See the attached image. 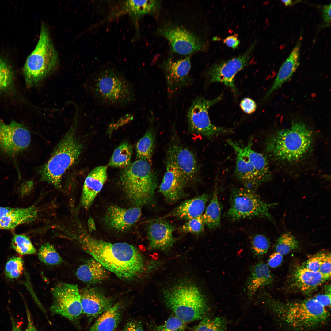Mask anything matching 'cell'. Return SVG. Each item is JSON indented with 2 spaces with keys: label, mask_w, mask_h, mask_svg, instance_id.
I'll list each match as a JSON object with an SVG mask.
<instances>
[{
  "label": "cell",
  "mask_w": 331,
  "mask_h": 331,
  "mask_svg": "<svg viewBox=\"0 0 331 331\" xmlns=\"http://www.w3.org/2000/svg\"><path fill=\"white\" fill-rule=\"evenodd\" d=\"M81 247L108 271L127 280L136 278L143 271L142 255L134 246L125 242L111 243L92 237L83 230L75 237Z\"/></svg>",
  "instance_id": "6da1fadb"
},
{
  "label": "cell",
  "mask_w": 331,
  "mask_h": 331,
  "mask_svg": "<svg viewBox=\"0 0 331 331\" xmlns=\"http://www.w3.org/2000/svg\"><path fill=\"white\" fill-rule=\"evenodd\" d=\"M266 304L268 312L287 331H316L330 320L331 308L315 297L293 302Z\"/></svg>",
  "instance_id": "7a4b0ae2"
},
{
  "label": "cell",
  "mask_w": 331,
  "mask_h": 331,
  "mask_svg": "<svg viewBox=\"0 0 331 331\" xmlns=\"http://www.w3.org/2000/svg\"><path fill=\"white\" fill-rule=\"evenodd\" d=\"M87 88L98 106L118 109H126L137 100L135 86L116 68L104 67L90 77Z\"/></svg>",
  "instance_id": "3957f363"
},
{
  "label": "cell",
  "mask_w": 331,
  "mask_h": 331,
  "mask_svg": "<svg viewBox=\"0 0 331 331\" xmlns=\"http://www.w3.org/2000/svg\"><path fill=\"white\" fill-rule=\"evenodd\" d=\"M162 291L165 305L186 323L210 317L211 309L206 297L191 280L180 279L166 286Z\"/></svg>",
  "instance_id": "277c9868"
},
{
  "label": "cell",
  "mask_w": 331,
  "mask_h": 331,
  "mask_svg": "<svg viewBox=\"0 0 331 331\" xmlns=\"http://www.w3.org/2000/svg\"><path fill=\"white\" fill-rule=\"evenodd\" d=\"M313 133L304 123L295 121L290 127L278 130L266 139L265 149L273 159L293 162L301 160L311 150Z\"/></svg>",
  "instance_id": "5b68a950"
},
{
  "label": "cell",
  "mask_w": 331,
  "mask_h": 331,
  "mask_svg": "<svg viewBox=\"0 0 331 331\" xmlns=\"http://www.w3.org/2000/svg\"><path fill=\"white\" fill-rule=\"evenodd\" d=\"M75 115L70 127L57 145L40 172L41 180L56 189L60 188L63 175L78 160L83 148L82 143L77 135V112Z\"/></svg>",
  "instance_id": "8992f818"
},
{
  "label": "cell",
  "mask_w": 331,
  "mask_h": 331,
  "mask_svg": "<svg viewBox=\"0 0 331 331\" xmlns=\"http://www.w3.org/2000/svg\"><path fill=\"white\" fill-rule=\"evenodd\" d=\"M119 179L127 197L136 206L153 201L158 184V177L148 161L138 159L131 163L121 171Z\"/></svg>",
  "instance_id": "52a82bcc"
},
{
  "label": "cell",
  "mask_w": 331,
  "mask_h": 331,
  "mask_svg": "<svg viewBox=\"0 0 331 331\" xmlns=\"http://www.w3.org/2000/svg\"><path fill=\"white\" fill-rule=\"evenodd\" d=\"M58 62V54L48 31L45 25H42L37 44L24 67L27 86L32 87L40 83L55 70Z\"/></svg>",
  "instance_id": "ba28073f"
},
{
  "label": "cell",
  "mask_w": 331,
  "mask_h": 331,
  "mask_svg": "<svg viewBox=\"0 0 331 331\" xmlns=\"http://www.w3.org/2000/svg\"><path fill=\"white\" fill-rule=\"evenodd\" d=\"M230 204L226 216L230 221L259 217L274 222L270 209L276 204L268 203L263 201L255 190L245 188H233Z\"/></svg>",
  "instance_id": "9c48e42d"
},
{
  "label": "cell",
  "mask_w": 331,
  "mask_h": 331,
  "mask_svg": "<svg viewBox=\"0 0 331 331\" xmlns=\"http://www.w3.org/2000/svg\"><path fill=\"white\" fill-rule=\"evenodd\" d=\"M222 97L220 95L209 100L198 96L194 99L187 114L188 127L192 132L208 139L233 133L231 129L215 126L210 119L209 108L220 101Z\"/></svg>",
  "instance_id": "30bf717a"
},
{
  "label": "cell",
  "mask_w": 331,
  "mask_h": 331,
  "mask_svg": "<svg viewBox=\"0 0 331 331\" xmlns=\"http://www.w3.org/2000/svg\"><path fill=\"white\" fill-rule=\"evenodd\" d=\"M51 292L53 301L50 308L51 311L71 321L78 320L82 309L78 285L60 282L52 288Z\"/></svg>",
  "instance_id": "8fae6325"
},
{
  "label": "cell",
  "mask_w": 331,
  "mask_h": 331,
  "mask_svg": "<svg viewBox=\"0 0 331 331\" xmlns=\"http://www.w3.org/2000/svg\"><path fill=\"white\" fill-rule=\"evenodd\" d=\"M256 43V42L254 41L244 52L238 56L211 65L206 73L209 83H222L230 88L236 94L237 90L234 83V77L238 72L248 64Z\"/></svg>",
  "instance_id": "7c38bea8"
},
{
  "label": "cell",
  "mask_w": 331,
  "mask_h": 331,
  "mask_svg": "<svg viewBox=\"0 0 331 331\" xmlns=\"http://www.w3.org/2000/svg\"><path fill=\"white\" fill-rule=\"evenodd\" d=\"M157 33L167 39L178 54L187 55L204 48V44L199 37L181 26L167 24L158 29Z\"/></svg>",
  "instance_id": "4fadbf2b"
},
{
  "label": "cell",
  "mask_w": 331,
  "mask_h": 331,
  "mask_svg": "<svg viewBox=\"0 0 331 331\" xmlns=\"http://www.w3.org/2000/svg\"><path fill=\"white\" fill-rule=\"evenodd\" d=\"M31 134L22 124L15 121L6 124L0 119V151L10 157L20 154L29 146Z\"/></svg>",
  "instance_id": "5bb4252c"
},
{
  "label": "cell",
  "mask_w": 331,
  "mask_h": 331,
  "mask_svg": "<svg viewBox=\"0 0 331 331\" xmlns=\"http://www.w3.org/2000/svg\"><path fill=\"white\" fill-rule=\"evenodd\" d=\"M161 67L170 96L191 83L192 80L189 76L191 68L189 57L177 60L169 58L163 62Z\"/></svg>",
  "instance_id": "9a60e30c"
},
{
  "label": "cell",
  "mask_w": 331,
  "mask_h": 331,
  "mask_svg": "<svg viewBox=\"0 0 331 331\" xmlns=\"http://www.w3.org/2000/svg\"><path fill=\"white\" fill-rule=\"evenodd\" d=\"M167 158L170 159L188 184L197 179L199 167L194 153L187 147L177 143L169 148Z\"/></svg>",
  "instance_id": "2e32d148"
},
{
  "label": "cell",
  "mask_w": 331,
  "mask_h": 331,
  "mask_svg": "<svg viewBox=\"0 0 331 331\" xmlns=\"http://www.w3.org/2000/svg\"><path fill=\"white\" fill-rule=\"evenodd\" d=\"M166 171L159 191L165 200L175 202L185 196V188L188 185L172 161L167 158Z\"/></svg>",
  "instance_id": "e0dca14e"
},
{
  "label": "cell",
  "mask_w": 331,
  "mask_h": 331,
  "mask_svg": "<svg viewBox=\"0 0 331 331\" xmlns=\"http://www.w3.org/2000/svg\"><path fill=\"white\" fill-rule=\"evenodd\" d=\"M175 229L171 223L164 219L151 222L147 228L150 248L164 252L169 250L175 242L173 235Z\"/></svg>",
  "instance_id": "ac0fdd59"
},
{
  "label": "cell",
  "mask_w": 331,
  "mask_h": 331,
  "mask_svg": "<svg viewBox=\"0 0 331 331\" xmlns=\"http://www.w3.org/2000/svg\"><path fill=\"white\" fill-rule=\"evenodd\" d=\"M141 215L140 207L126 208L111 205L108 207L103 219L109 227L122 231L132 227L139 219Z\"/></svg>",
  "instance_id": "d6986e66"
},
{
  "label": "cell",
  "mask_w": 331,
  "mask_h": 331,
  "mask_svg": "<svg viewBox=\"0 0 331 331\" xmlns=\"http://www.w3.org/2000/svg\"><path fill=\"white\" fill-rule=\"evenodd\" d=\"M82 313L91 318L97 317L112 305V301L94 288L79 289Z\"/></svg>",
  "instance_id": "ffe728a7"
},
{
  "label": "cell",
  "mask_w": 331,
  "mask_h": 331,
  "mask_svg": "<svg viewBox=\"0 0 331 331\" xmlns=\"http://www.w3.org/2000/svg\"><path fill=\"white\" fill-rule=\"evenodd\" d=\"M107 167L100 166L93 169L88 175L83 184L81 203L88 209L97 195L102 189L107 178Z\"/></svg>",
  "instance_id": "44dd1931"
},
{
  "label": "cell",
  "mask_w": 331,
  "mask_h": 331,
  "mask_svg": "<svg viewBox=\"0 0 331 331\" xmlns=\"http://www.w3.org/2000/svg\"><path fill=\"white\" fill-rule=\"evenodd\" d=\"M38 216L34 206L26 208L0 207V229L10 230L21 224L34 221Z\"/></svg>",
  "instance_id": "7402d4cb"
},
{
  "label": "cell",
  "mask_w": 331,
  "mask_h": 331,
  "mask_svg": "<svg viewBox=\"0 0 331 331\" xmlns=\"http://www.w3.org/2000/svg\"><path fill=\"white\" fill-rule=\"evenodd\" d=\"M252 141L250 138L245 146H241L231 139L227 140V142L234 150L239 151L246 157L263 183L270 177L268 162L265 156L252 149Z\"/></svg>",
  "instance_id": "603a6c76"
},
{
  "label": "cell",
  "mask_w": 331,
  "mask_h": 331,
  "mask_svg": "<svg viewBox=\"0 0 331 331\" xmlns=\"http://www.w3.org/2000/svg\"><path fill=\"white\" fill-rule=\"evenodd\" d=\"M209 198L203 194L181 202L165 217H173L179 219L188 220L202 215Z\"/></svg>",
  "instance_id": "cb8c5ba5"
},
{
  "label": "cell",
  "mask_w": 331,
  "mask_h": 331,
  "mask_svg": "<svg viewBox=\"0 0 331 331\" xmlns=\"http://www.w3.org/2000/svg\"><path fill=\"white\" fill-rule=\"evenodd\" d=\"M234 150L236 154L235 177L242 182L245 188L255 190L263 182L246 157L239 151Z\"/></svg>",
  "instance_id": "d4e9b609"
},
{
  "label": "cell",
  "mask_w": 331,
  "mask_h": 331,
  "mask_svg": "<svg viewBox=\"0 0 331 331\" xmlns=\"http://www.w3.org/2000/svg\"><path fill=\"white\" fill-rule=\"evenodd\" d=\"M300 44H297L290 55L280 68L272 86L266 93L264 99L280 88L293 76L300 65Z\"/></svg>",
  "instance_id": "484cf974"
},
{
  "label": "cell",
  "mask_w": 331,
  "mask_h": 331,
  "mask_svg": "<svg viewBox=\"0 0 331 331\" xmlns=\"http://www.w3.org/2000/svg\"><path fill=\"white\" fill-rule=\"evenodd\" d=\"M272 280L271 272L267 264L260 262L254 265L246 284L245 291L248 299L252 300L257 291L269 284Z\"/></svg>",
  "instance_id": "4316f807"
},
{
  "label": "cell",
  "mask_w": 331,
  "mask_h": 331,
  "mask_svg": "<svg viewBox=\"0 0 331 331\" xmlns=\"http://www.w3.org/2000/svg\"><path fill=\"white\" fill-rule=\"evenodd\" d=\"M108 271L101 264L92 257L79 266L76 275L83 282L95 284L106 280L108 277Z\"/></svg>",
  "instance_id": "83f0119b"
},
{
  "label": "cell",
  "mask_w": 331,
  "mask_h": 331,
  "mask_svg": "<svg viewBox=\"0 0 331 331\" xmlns=\"http://www.w3.org/2000/svg\"><path fill=\"white\" fill-rule=\"evenodd\" d=\"M293 278L297 287L304 292L316 288L327 280L319 272L310 271L304 267L297 268Z\"/></svg>",
  "instance_id": "f1b7e54d"
},
{
  "label": "cell",
  "mask_w": 331,
  "mask_h": 331,
  "mask_svg": "<svg viewBox=\"0 0 331 331\" xmlns=\"http://www.w3.org/2000/svg\"><path fill=\"white\" fill-rule=\"evenodd\" d=\"M121 317L120 304L113 305L104 312L89 329V331H114Z\"/></svg>",
  "instance_id": "f546056e"
},
{
  "label": "cell",
  "mask_w": 331,
  "mask_h": 331,
  "mask_svg": "<svg viewBox=\"0 0 331 331\" xmlns=\"http://www.w3.org/2000/svg\"><path fill=\"white\" fill-rule=\"evenodd\" d=\"M221 211V207L218 199L216 185L211 199L202 215L205 224L210 230H214L220 226Z\"/></svg>",
  "instance_id": "4dcf8cb0"
},
{
  "label": "cell",
  "mask_w": 331,
  "mask_h": 331,
  "mask_svg": "<svg viewBox=\"0 0 331 331\" xmlns=\"http://www.w3.org/2000/svg\"><path fill=\"white\" fill-rule=\"evenodd\" d=\"M155 137L153 128L150 127L136 145V158L150 163L154 147Z\"/></svg>",
  "instance_id": "1f68e13d"
},
{
  "label": "cell",
  "mask_w": 331,
  "mask_h": 331,
  "mask_svg": "<svg viewBox=\"0 0 331 331\" xmlns=\"http://www.w3.org/2000/svg\"><path fill=\"white\" fill-rule=\"evenodd\" d=\"M132 148L128 143H121L114 151L108 163L109 166L125 168L131 163Z\"/></svg>",
  "instance_id": "d6a6232c"
},
{
  "label": "cell",
  "mask_w": 331,
  "mask_h": 331,
  "mask_svg": "<svg viewBox=\"0 0 331 331\" xmlns=\"http://www.w3.org/2000/svg\"><path fill=\"white\" fill-rule=\"evenodd\" d=\"M228 321L223 316L207 317L188 331H227Z\"/></svg>",
  "instance_id": "836d02e7"
},
{
  "label": "cell",
  "mask_w": 331,
  "mask_h": 331,
  "mask_svg": "<svg viewBox=\"0 0 331 331\" xmlns=\"http://www.w3.org/2000/svg\"><path fill=\"white\" fill-rule=\"evenodd\" d=\"M38 256L40 261L49 265H58L63 261L54 245L49 243L41 245L38 250Z\"/></svg>",
  "instance_id": "e575fe53"
},
{
  "label": "cell",
  "mask_w": 331,
  "mask_h": 331,
  "mask_svg": "<svg viewBox=\"0 0 331 331\" xmlns=\"http://www.w3.org/2000/svg\"><path fill=\"white\" fill-rule=\"evenodd\" d=\"M11 245L12 248L21 255L33 254L36 252L29 237L25 234H14Z\"/></svg>",
  "instance_id": "d590c367"
},
{
  "label": "cell",
  "mask_w": 331,
  "mask_h": 331,
  "mask_svg": "<svg viewBox=\"0 0 331 331\" xmlns=\"http://www.w3.org/2000/svg\"><path fill=\"white\" fill-rule=\"evenodd\" d=\"M160 3L158 1L149 0H130L126 2L128 9L132 13L137 14L154 12L158 10Z\"/></svg>",
  "instance_id": "8d00e7d4"
},
{
  "label": "cell",
  "mask_w": 331,
  "mask_h": 331,
  "mask_svg": "<svg viewBox=\"0 0 331 331\" xmlns=\"http://www.w3.org/2000/svg\"><path fill=\"white\" fill-rule=\"evenodd\" d=\"M299 245L298 241L290 232L282 234L277 240L276 252L282 256L287 254L293 250L297 249Z\"/></svg>",
  "instance_id": "74e56055"
},
{
  "label": "cell",
  "mask_w": 331,
  "mask_h": 331,
  "mask_svg": "<svg viewBox=\"0 0 331 331\" xmlns=\"http://www.w3.org/2000/svg\"><path fill=\"white\" fill-rule=\"evenodd\" d=\"M186 324L174 315L162 325L150 323L149 329L150 331H184Z\"/></svg>",
  "instance_id": "f35d334b"
},
{
  "label": "cell",
  "mask_w": 331,
  "mask_h": 331,
  "mask_svg": "<svg viewBox=\"0 0 331 331\" xmlns=\"http://www.w3.org/2000/svg\"><path fill=\"white\" fill-rule=\"evenodd\" d=\"M24 270V261L20 257H13L10 258L6 263L5 274L8 279L13 280L19 278Z\"/></svg>",
  "instance_id": "ab89813d"
},
{
  "label": "cell",
  "mask_w": 331,
  "mask_h": 331,
  "mask_svg": "<svg viewBox=\"0 0 331 331\" xmlns=\"http://www.w3.org/2000/svg\"><path fill=\"white\" fill-rule=\"evenodd\" d=\"M186 221L179 228L180 232L199 235L204 231L205 223L202 215Z\"/></svg>",
  "instance_id": "60d3db41"
},
{
  "label": "cell",
  "mask_w": 331,
  "mask_h": 331,
  "mask_svg": "<svg viewBox=\"0 0 331 331\" xmlns=\"http://www.w3.org/2000/svg\"><path fill=\"white\" fill-rule=\"evenodd\" d=\"M250 242L253 252L256 256H260L266 254L270 246L268 238L261 234L253 235L251 238Z\"/></svg>",
  "instance_id": "b9f144b4"
},
{
  "label": "cell",
  "mask_w": 331,
  "mask_h": 331,
  "mask_svg": "<svg viewBox=\"0 0 331 331\" xmlns=\"http://www.w3.org/2000/svg\"><path fill=\"white\" fill-rule=\"evenodd\" d=\"M13 74L6 61L0 58V91L10 88L13 82Z\"/></svg>",
  "instance_id": "7bdbcfd3"
},
{
  "label": "cell",
  "mask_w": 331,
  "mask_h": 331,
  "mask_svg": "<svg viewBox=\"0 0 331 331\" xmlns=\"http://www.w3.org/2000/svg\"><path fill=\"white\" fill-rule=\"evenodd\" d=\"M325 253H322L309 258L305 266L307 269L314 272H318L323 258Z\"/></svg>",
  "instance_id": "ee69618b"
},
{
  "label": "cell",
  "mask_w": 331,
  "mask_h": 331,
  "mask_svg": "<svg viewBox=\"0 0 331 331\" xmlns=\"http://www.w3.org/2000/svg\"><path fill=\"white\" fill-rule=\"evenodd\" d=\"M331 255L326 254L323 259L319 272L326 280L331 277Z\"/></svg>",
  "instance_id": "f6af8a7d"
},
{
  "label": "cell",
  "mask_w": 331,
  "mask_h": 331,
  "mask_svg": "<svg viewBox=\"0 0 331 331\" xmlns=\"http://www.w3.org/2000/svg\"><path fill=\"white\" fill-rule=\"evenodd\" d=\"M240 106L244 112L248 114L254 112L257 108L255 102L249 98L243 99L241 101Z\"/></svg>",
  "instance_id": "bcb514c9"
},
{
  "label": "cell",
  "mask_w": 331,
  "mask_h": 331,
  "mask_svg": "<svg viewBox=\"0 0 331 331\" xmlns=\"http://www.w3.org/2000/svg\"><path fill=\"white\" fill-rule=\"evenodd\" d=\"M283 259V256L277 252H275L269 257L268 261V266L274 268L278 267L281 264Z\"/></svg>",
  "instance_id": "7dc6e473"
},
{
  "label": "cell",
  "mask_w": 331,
  "mask_h": 331,
  "mask_svg": "<svg viewBox=\"0 0 331 331\" xmlns=\"http://www.w3.org/2000/svg\"><path fill=\"white\" fill-rule=\"evenodd\" d=\"M122 331H144V330L140 322L131 320L126 323Z\"/></svg>",
  "instance_id": "c3c4849f"
},
{
  "label": "cell",
  "mask_w": 331,
  "mask_h": 331,
  "mask_svg": "<svg viewBox=\"0 0 331 331\" xmlns=\"http://www.w3.org/2000/svg\"><path fill=\"white\" fill-rule=\"evenodd\" d=\"M223 42L228 47L235 49L238 48L240 41L238 38V34H235L229 36L223 40Z\"/></svg>",
  "instance_id": "681fc988"
},
{
  "label": "cell",
  "mask_w": 331,
  "mask_h": 331,
  "mask_svg": "<svg viewBox=\"0 0 331 331\" xmlns=\"http://www.w3.org/2000/svg\"><path fill=\"white\" fill-rule=\"evenodd\" d=\"M315 299L325 306L331 308L330 292L317 295Z\"/></svg>",
  "instance_id": "f907efd6"
},
{
  "label": "cell",
  "mask_w": 331,
  "mask_h": 331,
  "mask_svg": "<svg viewBox=\"0 0 331 331\" xmlns=\"http://www.w3.org/2000/svg\"><path fill=\"white\" fill-rule=\"evenodd\" d=\"M330 4L324 5L322 9L323 17L324 22L327 26H330L331 23Z\"/></svg>",
  "instance_id": "816d5d0a"
},
{
  "label": "cell",
  "mask_w": 331,
  "mask_h": 331,
  "mask_svg": "<svg viewBox=\"0 0 331 331\" xmlns=\"http://www.w3.org/2000/svg\"><path fill=\"white\" fill-rule=\"evenodd\" d=\"M33 184L32 182L30 181L25 182L22 184L20 189L21 195H25L29 192L32 189Z\"/></svg>",
  "instance_id": "f5cc1de1"
},
{
  "label": "cell",
  "mask_w": 331,
  "mask_h": 331,
  "mask_svg": "<svg viewBox=\"0 0 331 331\" xmlns=\"http://www.w3.org/2000/svg\"><path fill=\"white\" fill-rule=\"evenodd\" d=\"M25 307L27 318L28 324L26 329L23 331H38L33 325L30 312L26 305Z\"/></svg>",
  "instance_id": "db71d44e"
},
{
  "label": "cell",
  "mask_w": 331,
  "mask_h": 331,
  "mask_svg": "<svg viewBox=\"0 0 331 331\" xmlns=\"http://www.w3.org/2000/svg\"><path fill=\"white\" fill-rule=\"evenodd\" d=\"M12 324V331H21V326L17 324L13 317H11Z\"/></svg>",
  "instance_id": "11a10c76"
},
{
  "label": "cell",
  "mask_w": 331,
  "mask_h": 331,
  "mask_svg": "<svg viewBox=\"0 0 331 331\" xmlns=\"http://www.w3.org/2000/svg\"><path fill=\"white\" fill-rule=\"evenodd\" d=\"M88 224L89 231H92L93 230H96V225L94 221L93 218H89L88 220Z\"/></svg>",
  "instance_id": "9f6ffc18"
},
{
  "label": "cell",
  "mask_w": 331,
  "mask_h": 331,
  "mask_svg": "<svg viewBox=\"0 0 331 331\" xmlns=\"http://www.w3.org/2000/svg\"><path fill=\"white\" fill-rule=\"evenodd\" d=\"M281 1L286 6L292 5L293 3V1L291 0H281Z\"/></svg>",
  "instance_id": "6f0895ef"
},
{
  "label": "cell",
  "mask_w": 331,
  "mask_h": 331,
  "mask_svg": "<svg viewBox=\"0 0 331 331\" xmlns=\"http://www.w3.org/2000/svg\"><path fill=\"white\" fill-rule=\"evenodd\" d=\"M114 331H116L115 330H114Z\"/></svg>",
  "instance_id": "680465c9"
}]
</instances>
